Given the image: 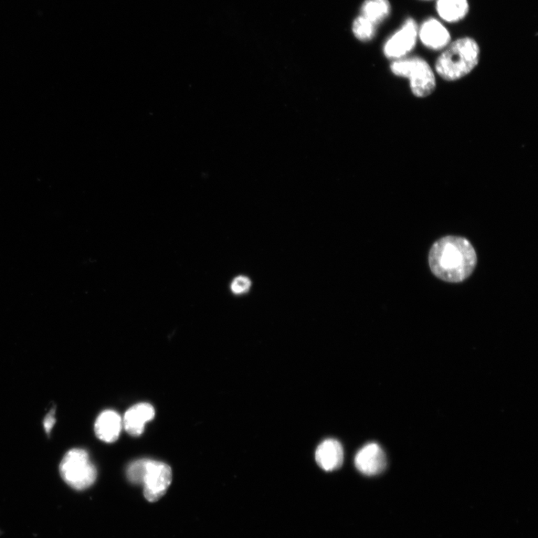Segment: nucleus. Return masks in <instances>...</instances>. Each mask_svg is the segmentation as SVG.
<instances>
[{"mask_svg":"<svg viewBox=\"0 0 538 538\" xmlns=\"http://www.w3.org/2000/svg\"><path fill=\"white\" fill-rule=\"evenodd\" d=\"M428 262L431 271L439 279L460 283L471 276L477 264V255L468 239L449 236L432 246Z\"/></svg>","mask_w":538,"mask_h":538,"instance_id":"obj_1","label":"nucleus"},{"mask_svg":"<svg viewBox=\"0 0 538 538\" xmlns=\"http://www.w3.org/2000/svg\"><path fill=\"white\" fill-rule=\"evenodd\" d=\"M446 48L435 66L442 79L456 81L469 75L478 65L480 47L476 40L470 37L458 38Z\"/></svg>","mask_w":538,"mask_h":538,"instance_id":"obj_2","label":"nucleus"},{"mask_svg":"<svg viewBox=\"0 0 538 538\" xmlns=\"http://www.w3.org/2000/svg\"><path fill=\"white\" fill-rule=\"evenodd\" d=\"M395 75L408 78L411 91L418 98H425L436 88V80L428 63L420 57L403 58L390 66Z\"/></svg>","mask_w":538,"mask_h":538,"instance_id":"obj_3","label":"nucleus"},{"mask_svg":"<svg viewBox=\"0 0 538 538\" xmlns=\"http://www.w3.org/2000/svg\"><path fill=\"white\" fill-rule=\"evenodd\" d=\"M59 469L63 480L77 491L89 488L97 479V470L90 461L88 452L84 449L68 451Z\"/></svg>","mask_w":538,"mask_h":538,"instance_id":"obj_4","label":"nucleus"},{"mask_svg":"<svg viewBox=\"0 0 538 538\" xmlns=\"http://www.w3.org/2000/svg\"><path fill=\"white\" fill-rule=\"evenodd\" d=\"M172 481V470L167 464L149 460L147 463L142 485L147 501L154 502L166 493Z\"/></svg>","mask_w":538,"mask_h":538,"instance_id":"obj_5","label":"nucleus"},{"mask_svg":"<svg viewBox=\"0 0 538 538\" xmlns=\"http://www.w3.org/2000/svg\"><path fill=\"white\" fill-rule=\"evenodd\" d=\"M418 30L416 21L412 18L408 19L386 42L384 48L385 56L394 61L405 58L417 45Z\"/></svg>","mask_w":538,"mask_h":538,"instance_id":"obj_6","label":"nucleus"},{"mask_svg":"<svg viewBox=\"0 0 538 538\" xmlns=\"http://www.w3.org/2000/svg\"><path fill=\"white\" fill-rule=\"evenodd\" d=\"M354 464L356 468L366 476H376L387 468V457L382 447L373 442L357 453Z\"/></svg>","mask_w":538,"mask_h":538,"instance_id":"obj_7","label":"nucleus"},{"mask_svg":"<svg viewBox=\"0 0 538 538\" xmlns=\"http://www.w3.org/2000/svg\"><path fill=\"white\" fill-rule=\"evenodd\" d=\"M418 37L426 47L435 50L446 48L451 41L449 30L435 18L428 19L421 25Z\"/></svg>","mask_w":538,"mask_h":538,"instance_id":"obj_8","label":"nucleus"},{"mask_svg":"<svg viewBox=\"0 0 538 538\" xmlns=\"http://www.w3.org/2000/svg\"><path fill=\"white\" fill-rule=\"evenodd\" d=\"M344 459L343 447L339 441L328 439L322 442L315 451V461L325 471H334L342 466Z\"/></svg>","mask_w":538,"mask_h":538,"instance_id":"obj_9","label":"nucleus"},{"mask_svg":"<svg viewBox=\"0 0 538 538\" xmlns=\"http://www.w3.org/2000/svg\"><path fill=\"white\" fill-rule=\"evenodd\" d=\"M155 417V410L149 403L135 405L126 411L124 425L130 435L140 436L143 433L145 424Z\"/></svg>","mask_w":538,"mask_h":538,"instance_id":"obj_10","label":"nucleus"},{"mask_svg":"<svg viewBox=\"0 0 538 538\" xmlns=\"http://www.w3.org/2000/svg\"><path fill=\"white\" fill-rule=\"evenodd\" d=\"M122 428V419L115 411H103L95 423V433L97 437L107 442H113L119 438Z\"/></svg>","mask_w":538,"mask_h":538,"instance_id":"obj_11","label":"nucleus"},{"mask_svg":"<svg viewBox=\"0 0 538 538\" xmlns=\"http://www.w3.org/2000/svg\"><path fill=\"white\" fill-rule=\"evenodd\" d=\"M437 12L447 23H458L465 17L470 9L468 0H438Z\"/></svg>","mask_w":538,"mask_h":538,"instance_id":"obj_12","label":"nucleus"},{"mask_svg":"<svg viewBox=\"0 0 538 538\" xmlns=\"http://www.w3.org/2000/svg\"><path fill=\"white\" fill-rule=\"evenodd\" d=\"M391 6L389 0H366L362 6V16L377 26L389 15Z\"/></svg>","mask_w":538,"mask_h":538,"instance_id":"obj_13","label":"nucleus"},{"mask_svg":"<svg viewBox=\"0 0 538 538\" xmlns=\"http://www.w3.org/2000/svg\"><path fill=\"white\" fill-rule=\"evenodd\" d=\"M354 36L361 40H371L375 35L376 25L364 16L358 17L353 24Z\"/></svg>","mask_w":538,"mask_h":538,"instance_id":"obj_14","label":"nucleus"},{"mask_svg":"<svg viewBox=\"0 0 538 538\" xmlns=\"http://www.w3.org/2000/svg\"><path fill=\"white\" fill-rule=\"evenodd\" d=\"M149 459H141L133 462L126 470V476L131 483L142 484Z\"/></svg>","mask_w":538,"mask_h":538,"instance_id":"obj_15","label":"nucleus"},{"mask_svg":"<svg viewBox=\"0 0 538 538\" xmlns=\"http://www.w3.org/2000/svg\"><path fill=\"white\" fill-rule=\"evenodd\" d=\"M251 285V281L248 278L239 276L232 283L231 290L237 294H244L249 290Z\"/></svg>","mask_w":538,"mask_h":538,"instance_id":"obj_16","label":"nucleus"},{"mask_svg":"<svg viewBox=\"0 0 538 538\" xmlns=\"http://www.w3.org/2000/svg\"><path fill=\"white\" fill-rule=\"evenodd\" d=\"M54 414H55V410H52L45 419L44 426L47 433H50L51 429L52 428V427H54L55 424L56 419H55Z\"/></svg>","mask_w":538,"mask_h":538,"instance_id":"obj_17","label":"nucleus"}]
</instances>
